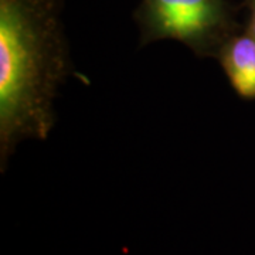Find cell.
<instances>
[{"instance_id":"3","label":"cell","mask_w":255,"mask_h":255,"mask_svg":"<svg viewBox=\"0 0 255 255\" xmlns=\"http://www.w3.org/2000/svg\"><path fill=\"white\" fill-rule=\"evenodd\" d=\"M220 64L234 91L241 98L255 100V38L247 31L234 34L220 50Z\"/></svg>"},{"instance_id":"4","label":"cell","mask_w":255,"mask_h":255,"mask_svg":"<svg viewBox=\"0 0 255 255\" xmlns=\"http://www.w3.org/2000/svg\"><path fill=\"white\" fill-rule=\"evenodd\" d=\"M247 9H248V26L247 33L255 38V0H244Z\"/></svg>"},{"instance_id":"1","label":"cell","mask_w":255,"mask_h":255,"mask_svg":"<svg viewBox=\"0 0 255 255\" xmlns=\"http://www.w3.org/2000/svg\"><path fill=\"white\" fill-rule=\"evenodd\" d=\"M71 57L61 0H0V167L24 140H46Z\"/></svg>"},{"instance_id":"2","label":"cell","mask_w":255,"mask_h":255,"mask_svg":"<svg viewBox=\"0 0 255 255\" xmlns=\"http://www.w3.org/2000/svg\"><path fill=\"white\" fill-rule=\"evenodd\" d=\"M137 21L143 43L174 40L201 57H219L237 26L227 0H142Z\"/></svg>"}]
</instances>
